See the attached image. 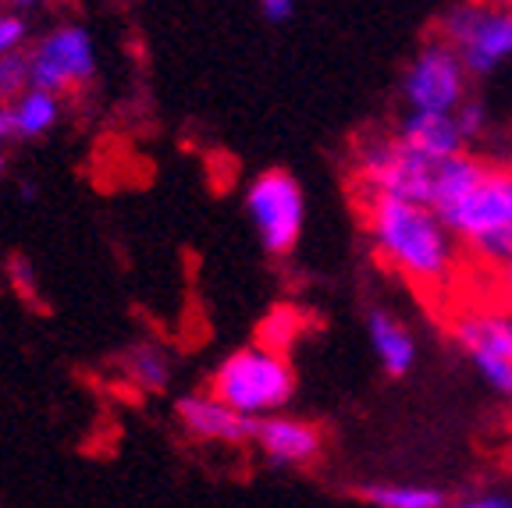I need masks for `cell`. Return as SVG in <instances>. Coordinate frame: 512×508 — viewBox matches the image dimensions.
<instances>
[{
	"label": "cell",
	"mask_w": 512,
	"mask_h": 508,
	"mask_svg": "<svg viewBox=\"0 0 512 508\" xmlns=\"http://www.w3.org/2000/svg\"><path fill=\"white\" fill-rule=\"evenodd\" d=\"M374 256L420 292H448L463 267V246L445 217L402 196H360Z\"/></svg>",
	"instance_id": "1"
},
{
	"label": "cell",
	"mask_w": 512,
	"mask_h": 508,
	"mask_svg": "<svg viewBox=\"0 0 512 508\" xmlns=\"http://www.w3.org/2000/svg\"><path fill=\"white\" fill-rule=\"evenodd\" d=\"M434 210L466 256L495 274L512 256V167L459 153L441 164Z\"/></svg>",
	"instance_id": "2"
},
{
	"label": "cell",
	"mask_w": 512,
	"mask_h": 508,
	"mask_svg": "<svg viewBox=\"0 0 512 508\" xmlns=\"http://www.w3.org/2000/svg\"><path fill=\"white\" fill-rule=\"evenodd\" d=\"M210 391L232 405L235 413L249 416V420H264L288 405L296 391V374H292L285 352L260 342L224 356L214 370Z\"/></svg>",
	"instance_id": "3"
},
{
	"label": "cell",
	"mask_w": 512,
	"mask_h": 508,
	"mask_svg": "<svg viewBox=\"0 0 512 508\" xmlns=\"http://www.w3.org/2000/svg\"><path fill=\"white\" fill-rule=\"evenodd\" d=\"M441 164L445 160L424 157L420 150L402 143L395 132H388V135H367L356 146L352 175H356L360 196H402L431 207Z\"/></svg>",
	"instance_id": "4"
},
{
	"label": "cell",
	"mask_w": 512,
	"mask_h": 508,
	"mask_svg": "<svg viewBox=\"0 0 512 508\" xmlns=\"http://www.w3.org/2000/svg\"><path fill=\"white\" fill-rule=\"evenodd\" d=\"M438 36L463 57L473 79L495 75L512 61V0H456Z\"/></svg>",
	"instance_id": "5"
},
{
	"label": "cell",
	"mask_w": 512,
	"mask_h": 508,
	"mask_svg": "<svg viewBox=\"0 0 512 508\" xmlns=\"http://www.w3.org/2000/svg\"><path fill=\"white\" fill-rule=\"evenodd\" d=\"M246 214L253 221V231L260 246L274 256H285L296 249L306 228V196L303 185L288 171H264L256 175L246 189Z\"/></svg>",
	"instance_id": "6"
},
{
	"label": "cell",
	"mask_w": 512,
	"mask_h": 508,
	"mask_svg": "<svg viewBox=\"0 0 512 508\" xmlns=\"http://www.w3.org/2000/svg\"><path fill=\"white\" fill-rule=\"evenodd\" d=\"M470 79L463 57L448 47L441 36L427 40L416 50L402 72V100L406 111H438L456 114L470 100Z\"/></svg>",
	"instance_id": "7"
},
{
	"label": "cell",
	"mask_w": 512,
	"mask_h": 508,
	"mask_svg": "<svg viewBox=\"0 0 512 508\" xmlns=\"http://www.w3.org/2000/svg\"><path fill=\"white\" fill-rule=\"evenodd\" d=\"M32 61V86L47 89V93H64V89L89 82L96 72V54L89 32L79 25H64L50 32L47 40L29 54Z\"/></svg>",
	"instance_id": "8"
},
{
	"label": "cell",
	"mask_w": 512,
	"mask_h": 508,
	"mask_svg": "<svg viewBox=\"0 0 512 508\" xmlns=\"http://www.w3.org/2000/svg\"><path fill=\"white\" fill-rule=\"evenodd\" d=\"M448 334L456 338L463 356L470 363H491V359H509L512 363V306H463L452 317Z\"/></svg>",
	"instance_id": "9"
},
{
	"label": "cell",
	"mask_w": 512,
	"mask_h": 508,
	"mask_svg": "<svg viewBox=\"0 0 512 508\" xmlns=\"http://www.w3.org/2000/svg\"><path fill=\"white\" fill-rule=\"evenodd\" d=\"M253 441L264 452V459L274 462V466H306V462L317 459L320 445H324L320 430L313 423L296 420V416H285V413L256 420Z\"/></svg>",
	"instance_id": "10"
},
{
	"label": "cell",
	"mask_w": 512,
	"mask_h": 508,
	"mask_svg": "<svg viewBox=\"0 0 512 508\" xmlns=\"http://www.w3.org/2000/svg\"><path fill=\"white\" fill-rule=\"evenodd\" d=\"M178 420L200 441H224V445H239V441H253L256 420L235 413L232 405L221 402L214 391L207 395H185L178 402Z\"/></svg>",
	"instance_id": "11"
},
{
	"label": "cell",
	"mask_w": 512,
	"mask_h": 508,
	"mask_svg": "<svg viewBox=\"0 0 512 508\" xmlns=\"http://www.w3.org/2000/svg\"><path fill=\"white\" fill-rule=\"evenodd\" d=\"M395 135L402 143L420 150L424 157L448 160L466 153V139L459 132L456 114H438V111H406L395 125Z\"/></svg>",
	"instance_id": "12"
},
{
	"label": "cell",
	"mask_w": 512,
	"mask_h": 508,
	"mask_svg": "<svg viewBox=\"0 0 512 508\" xmlns=\"http://www.w3.org/2000/svg\"><path fill=\"white\" fill-rule=\"evenodd\" d=\"M367 338L374 349L377 363L384 366L388 377H406L416 366V338L395 313L388 310H370L367 313Z\"/></svg>",
	"instance_id": "13"
},
{
	"label": "cell",
	"mask_w": 512,
	"mask_h": 508,
	"mask_svg": "<svg viewBox=\"0 0 512 508\" xmlns=\"http://www.w3.org/2000/svg\"><path fill=\"white\" fill-rule=\"evenodd\" d=\"M15 125L22 139H36V135L50 132L57 121V96L47 93V89H25L22 96L15 100Z\"/></svg>",
	"instance_id": "14"
},
{
	"label": "cell",
	"mask_w": 512,
	"mask_h": 508,
	"mask_svg": "<svg viewBox=\"0 0 512 508\" xmlns=\"http://www.w3.org/2000/svg\"><path fill=\"white\" fill-rule=\"evenodd\" d=\"M125 374L143 391H164L171 384V359L157 345H139L125 356Z\"/></svg>",
	"instance_id": "15"
},
{
	"label": "cell",
	"mask_w": 512,
	"mask_h": 508,
	"mask_svg": "<svg viewBox=\"0 0 512 508\" xmlns=\"http://www.w3.org/2000/svg\"><path fill=\"white\" fill-rule=\"evenodd\" d=\"M370 505L374 508H441V498L434 487H420V484H377L367 491Z\"/></svg>",
	"instance_id": "16"
},
{
	"label": "cell",
	"mask_w": 512,
	"mask_h": 508,
	"mask_svg": "<svg viewBox=\"0 0 512 508\" xmlns=\"http://www.w3.org/2000/svg\"><path fill=\"white\" fill-rule=\"evenodd\" d=\"M32 89V61L25 54L0 57V104L18 100V96Z\"/></svg>",
	"instance_id": "17"
},
{
	"label": "cell",
	"mask_w": 512,
	"mask_h": 508,
	"mask_svg": "<svg viewBox=\"0 0 512 508\" xmlns=\"http://www.w3.org/2000/svg\"><path fill=\"white\" fill-rule=\"evenodd\" d=\"M477 374L488 381V388L495 395H502L505 402H512V363L509 359H491V363H473Z\"/></svg>",
	"instance_id": "18"
},
{
	"label": "cell",
	"mask_w": 512,
	"mask_h": 508,
	"mask_svg": "<svg viewBox=\"0 0 512 508\" xmlns=\"http://www.w3.org/2000/svg\"><path fill=\"white\" fill-rule=\"evenodd\" d=\"M456 121H459V132H463V139L470 143V139H480L484 135V125H488V111H484V104L480 100H466L463 107L456 111Z\"/></svg>",
	"instance_id": "19"
},
{
	"label": "cell",
	"mask_w": 512,
	"mask_h": 508,
	"mask_svg": "<svg viewBox=\"0 0 512 508\" xmlns=\"http://www.w3.org/2000/svg\"><path fill=\"white\" fill-rule=\"evenodd\" d=\"M25 40V22L18 15H0V57L18 54Z\"/></svg>",
	"instance_id": "20"
},
{
	"label": "cell",
	"mask_w": 512,
	"mask_h": 508,
	"mask_svg": "<svg viewBox=\"0 0 512 508\" xmlns=\"http://www.w3.org/2000/svg\"><path fill=\"white\" fill-rule=\"evenodd\" d=\"M256 8H260V15H264L267 22L285 25L288 18L296 15V0H256Z\"/></svg>",
	"instance_id": "21"
},
{
	"label": "cell",
	"mask_w": 512,
	"mask_h": 508,
	"mask_svg": "<svg viewBox=\"0 0 512 508\" xmlns=\"http://www.w3.org/2000/svg\"><path fill=\"white\" fill-rule=\"evenodd\" d=\"M441 508H512V501L505 494H473V498L445 501Z\"/></svg>",
	"instance_id": "22"
},
{
	"label": "cell",
	"mask_w": 512,
	"mask_h": 508,
	"mask_svg": "<svg viewBox=\"0 0 512 508\" xmlns=\"http://www.w3.org/2000/svg\"><path fill=\"white\" fill-rule=\"evenodd\" d=\"M495 285H498V295H502L505 306H512V256L495 270Z\"/></svg>",
	"instance_id": "23"
},
{
	"label": "cell",
	"mask_w": 512,
	"mask_h": 508,
	"mask_svg": "<svg viewBox=\"0 0 512 508\" xmlns=\"http://www.w3.org/2000/svg\"><path fill=\"white\" fill-rule=\"evenodd\" d=\"M11 135H18L15 111H11L8 104H0V143H4V139H11Z\"/></svg>",
	"instance_id": "24"
},
{
	"label": "cell",
	"mask_w": 512,
	"mask_h": 508,
	"mask_svg": "<svg viewBox=\"0 0 512 508\" xmlns=\"http://www.w3.org/2000/svg\"><path fill=\"white\" fill-rule=\"evenodd\" d=\"M15 4H25V8H32V4H43V0H15Z\"/></svg>",
	"instance_id": "25"
},
{
	"label": "cell",
	"mask_w": 512,
	"mask_h": 508,
	"mask_svg": "<svg viewBox=\"0 0 512 508\" xmlns=\"http://www.w3.org/2000/svg\"><path fill=\"white\" fill-rule=\"evenodd\" d=\"M0 167H4V157H0Z\"/></svg>",
	"instance_id": "26"
}]
</instances>
